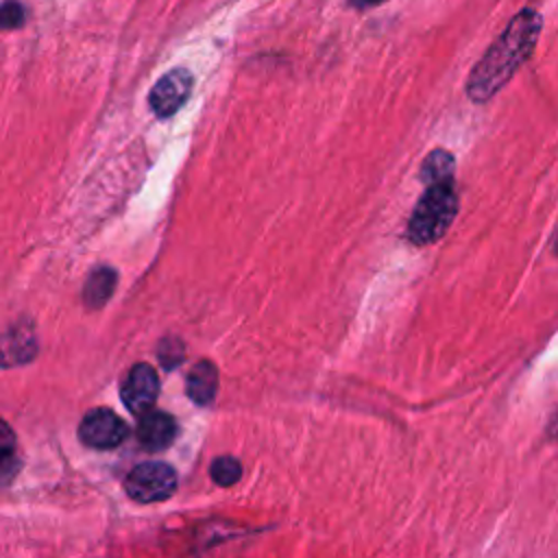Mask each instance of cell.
<instances>
[{
	"label": "cell",
	"instance_id": "17",
	"mask_svg": "<svg viewBox=\"0 0 558 558\" xmlns=\"http://www.w3.org/2000/svg\"><path fill=\"white\" fill-rule=\"evenodd\" d=\"M556 255H558V240H556Z\"/></svg>",
	"mask_w": 558,
	"mask_h": 558
},
{
	"label": "cell",
	"instance_id": "1",
	"mask_svg": "<svg viewBox=\"0 0 558 558\" xmlns=\"http://www.w3.org/2000/svg\"><path fill=\"white\" fill-rule=\"evenodd\" d=\"M543 17L536 9H521L475 63L466 81V96L473 102L490 100L530 59L541 37Z\"/></svg>",
	"mask_w": 558,
	"mask_h": 558
},
{
	"label": "cell",
	"instance_id": "8",
	"mask_svg": "<svg viewBox=\"0 0 558 558\" xmlns=\"http://www.w3.org/2000/svg\"><path fill=\"white\" fill-rule=\"evenodd\" d=\"M185 390L196 405H209L218 392V371L214 362L198 360L187 373Z\"/></svg>",
	"mask_w": 558,
	"mask_h": 558
},
{
	"label": "cell",
	"instance_id": "7",
	"mask_svg": "<svg viewBox=\"0 0 558 558\" xmlns=\"http://www.w3.org/2000/svg\"><path fill=\"white\" fill-rule=\"evenodd\" d=\"M177 438V421L168 412H146L137 421V440L148 451H161Z\"/></svg>",
	"mask_w": 558,
	"mask_h": 558
},
{
	"label": "cell",
	"instance_id": "11",
	"mask_svg": "<svg viewBox=\"0 0 558 558\" xmlns=\"http://www.w3.org/2000/svg\"><path fill=\"white\" fill-rule=\"evenodd\" d=\"M37 351V342L31 333V329H24L20 325L13 327V331L7 336V364L11 362V355L15 357V362H26L33 357V353Z\"/></svg>",
	"mask_w": 558,
	"mask_h": 558
},
{
	"label": "cell",
	"instance_id": "13",
	"mask_svg": "<svg viewBox=\"0 0 558 558\" xmlns=\"http://www.w3.org/2000/svg\"><path fill=\"white\" fill-rule=\"evenodd\" d=\"M209 473L218 486H233L242 475V464L233 456H220L211 462Z\"/></svg>",
	"mask_w": 558,
	"mask_h": 558
},
{
	"label": "cell",
	"instance_id": "2",
	"mask_svg": "<svg viewBox=\"0 0 558 558\" xmlns=\"http://www.w3.org/2000/svg\"><path fill=\"white\" fill-rule=\"evenodd\" d=\"M458 214V192L453 181L425 185L423 196L408 220V238L416 246L440 240Z\"/></svg>",
	"mask_w": 558,
	"mask_h": 558
},
{
	"label": "cell",
	"instance_id": "14",
	"mask_svg": "<svg viewBox=\"0 0 558 558\" xmlns=\"http://www.w3.org/2000/svg\"><path fill=\"white\" fill-rule=\"evenodd\" d=\"M157 355H159V362L163 364V368H174L183 362L185 357V347L179 338H163L159 342V349H157Z\"/></svg>",
	"mask_w": 558,
	"mask_h": 558
},
{
	"label": "cell",
	"instance_id": "12",
	"mask_svg": "<svg viewBox=\"0 0 558 558\" xmlns=\"http://www.w3.org/2000/svg\"><path fill=\"white\" fill-rule=\"evenodd\" d=\"M2 445H0V471H2V484H9L17 471H20V451H17V440L13 438V432L9 423H2Z\"/></svg>",
	"mask_w": 558,
	"mask_h": 558
},
{
	"label": "cell",
	"instance_id": "3",
	"mask_svg": "<svg viewBox=\"0 0 558 558\" xmlns=\"http://www.w3.org/2000/svg\"><path fill=\"white\" fill-rule=\"evenodd\" d=\"M126 495L137 504H157L177 490V471L159 460L142 462L124 480Z\"/></svg>",
	"mask_w": 558,
	"mask_h": 558
},
{
	"label": "cell",
	"instance_id": "10",
	"mask_svg": "<svg viewBox=\"0 0 558 558\" xmlns=\"http://www.w3.org/2000/svg\"><path fill=\"white\" fill-rule=\"evenodd\" d=\"M453 172H456V161L453 155L442 150V148H434L421 166V181L425 185L429 183H442V181H453Z\"/></svg>",
	"mask_w": 558,
	"mask_h": 558
},
{
	"label": "cell",
	"instance_id": "15",
	"mask_svg": "<svg viewBox=\"0 0 558 558\" xmlns=\"http://www.w3.org/2000/svg\"><path fill=\"white\" fill-rule=\"evenodd\" d=\"M26 20V11L22 7V2L17 0H4L2 2V11H0V22L7 31L11 28H20Z\"/></svg>",
	"mask_w": 558,
	"mask_h": 558
},
{
	"label": "cell",
	"instance_id": "6",
	"mask_svg": "<svg viewBox=\"0 0 558 558\" xmlns=\"http://www.w3.org/2000/svg\"><path fill=\"white\" fill-rule=\"evenodd\" d=\"M192 92V74L183 68L166 72L150 89L148 105L159 118H168L179 111Z\"/></svg>",
	"mask_w": 558,
	"mask_h": 558
},
{
	"label": "cell",
	"instance_id": "5",
	"mask_svg": "<svg viewBox=\"0 0 558 558\" xmlns=\"http://www.w3.org/2000/svg\"><path fill=\"white\" fill-rule=\"evenodd\" d=\"M120 397L124 401V405L129 408V412L133 414H146L150 412L153 403L157 401L159 397V377H157V371L146 364V362H140L135 364L124 381H122V388H120Z\"/></svg>",
	"mask_w": 558,
	"mask_h": 558
},
{
	"label": "cell",
	"instance_id": "16",
	"mask_svg": "<svg viewBox=\"0 0 558 558\" xmlns=\"http://www.w3.org/2000/svg\"><path fill=\"white\" fill-rule=\"evenodd\" d=\"M353 7H357V9H366V7H375V4H381V2H386V0H349Z\"/></svg>",
	"mask_w": 558,
	"mask_h": 558
},
{
	"label": "cell",
	"instance_id": "4",
	"mask_svg": "<svg viewBox=\"0 0 558 558\" xmlns=\"http://www.w3.org/2000/svg\"><path fill=\"white\" fill-rule=\"evenodd\" d=\"M129 436L126 423L109 408H94L89 410L81 425L78 438L83 445L92 449H113Z\"/></svg>",
	"mask_w": 558,
	"mask_h": 558
},
{
	"label": "cell",
	"instance_id": "9",
	"mask_svg": "<svg viewBox=\"0 0 558 558\" xmlns=\"http://www.w3.org/2000/svg\"><path fill=\"white\" fill-rule=\"evenodd\" d=\"M116 283H118V272L111 266L94 268L83 288V303L92 310L102 307L111 299Z\"/></svg>",
	"mask_w": 558,
	"mask_h": 558
}]
</instances>
